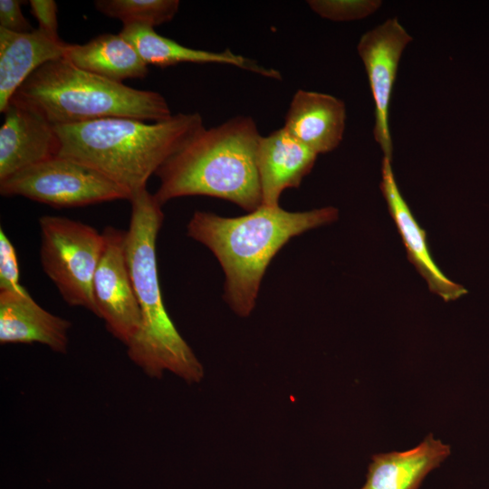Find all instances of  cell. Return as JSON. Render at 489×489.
<instances>
[{
    "mask_svg": "<svg viewBox=\"0 0 489 489\" xmlns=\"http://www.w3.org/2000/svg\"><path fill=\"white\" fill-rule=\"evenodd\" d=\"M129 202L126 257L140 327L126 346L127 354L149 377L159 378L169 371L187 382H199L203 366L175 327L160 291L156 244L164 221L162 206L147 188L133 193Z\"/></svg>",
    "mask_w": 489,
    "mask_h": 489,
    "instance_id": "obj_3",
    "label": "cell"
},
{
    "mask_svg": "<svg viewBox=\"0 0 489 489\" xmlns=\"http://www.w3.org/2000/svg\"><path fill=\"white\" fill-rule=\"evenodd\" d=\"M0 128V181L59 155L54 126L35 112L10 103Z\"/></svg>",
    "mask_w": 489,
    "mask_h": 489,
    "instance_id": "obj_10",
    "label": "cell"
},
{
    "mask_svg": "<svg viewBox=\"0 0 489 489\" xmlns=\"http://www.w3.org/2000/svg\"><path fill=\"white\" fill-rule=\"evenodd\" d=\"M307 3L320 16L336 22L365 18L381 5L380 1L363 0H311Z\"/></svg>",
    "mask_w": 489,
    "mask_h": 489,
    "instance_id": "obj_20",
    "label": "cell"
},
{
    "mask_svg": "<svg viewBox=\"0 0 489 489\" xmlns=\"http://www.w3.org/2000/svg\"><path fill=\"white\" fill-rule=\"evenodd\" d=\"M31 14L38 23V29L45 34L60 38L58 35L57 5L53 0H31Z\"/></svg>",
    "mask_w": 489,
    "mask_h": 489,
    "instance_id": "obj_23",
    "label": "cell"
},
{
    "mask_svg": "<svg viewBox=\"0 0 489 489\" xmlns=\"http://www.w3.org/2000/svg\"><path fill=\"white\" fill-rule=\"evenodd\" d=\"M318 154L283 127L261 136L256 151L263 204L277 206L283 192L298 187L312 171Z\"/></svg>",
    "mask_w": 489,
    "mask_h": 489,
    "instance_id": "obj_12",
    "label": "cell"
},
{
    "mask_svg": "<svg viewBox=\"0 0 489 489\" xmlns=\"http://www.w3.org/2000/svg\"><path fill=\"white\" fill-rule=\"evenodd\" d=\"M10 103L35 112L53 126L113 117L157 122L173 115L160 93L110 81L65 58L51 61L33 72Z\"/></svg>",
    "mask_w": 489,
    "mask_h": 489,
    "instance_id": "obj_5",
    "label": "cell"
},
{
    "mask_svg": "<svg viewBox=\"0 0 489 489\" xmlns=\"http://www.w3.org/2000/svg\"><path fill=\"white\" fill-rule=\"evenodd\" d=\"M0 292L28 293L20 283L18 258L13 243L0 228Z\"/></svg>",
    "mask_w": 489,
    "mask_h": 489,
    "instance_id": "obj_21",
    "label": "cell"
},
{
    "mask_svg": "<svg viewBox=\"0 0 489 489\" xmlns=\"http://www.w3.org/2000/svg\"><path fill=\"white\" fill-rule=\"evenodd\" d=\"M120 33L131 43L148 66L168 67L183 62L219 63L238 67L266 78L281 79L278 71L266 68L230 49L211 52L190 48L158 34L153 27L142 24L123 25Z\"/></svg>",
    "mask_w": 489,
    "mask_h": 489,
    "instance_id": "obj_16",
    "label": "cell"
},
{
    "mask_svg": "<svg viewBox=\"0 0 489 489\" xmlns=\"http://www.w3.org/2000/svg\"><path fill=\"white\" fill-rule=\"evenodd\" d=\"M102 235L104 245L92 281L97 317L127 346L139 330L140 312L126 257V231L107 226Z\"/></svg>",
    "mask_w": 489,
    "mask_h": 489,
    "instance_id": "obj_8",
    "label": "cell"
},
{
    "mask_svg": "<svg viewBox=\"0 0 489 489\" xmlns=\"http://www.w3.org/2000/svg\"><path fill=\"white\" fill-rule=\"evenodd\" d=\"M68 43L40 29L14 33L0 28V111L4 113L15 91L45 63L64 58Z\"/></svg>",
    "mask_w": 489,
    "mask_h": 489,
    "instance_id": "obj_15",
    "label": "cell"
},
{
    "mask_svg": "<svg viewBox=\"0 0 489 489\" xmlns=\"http://www.w3.org/2000/svg\"><path fill=\"white\" fill-rule=\"evenodd\" d=\"M3 197H23L55 208L130 200L131 193L93 168L56 156L0 181Z\"/></svg>",
    "mask_w": 489,
    "mask_h": 489,
    "instance_id": "obj_7",
    "label": "cell"
},
{
    "mask_svg": "<svg viewBox=\"0 0 489 489\" xmlns=\"http://www.w3.org/2000/svg\"><path fill=\"white\" fill-rule=\"evenodd\" d=\"M178 0H97L94 6L102 14L122 22L123 25L158 26L177 14Z\"/></svg>",
    "mask_w": 489,
    "mask_h": 489,
    "instance_id": "obj_19",
    "label": "cell"
},
{
    "mask_svg": "<svg viewBox=\"0 0 489 489\" xmlns=\"http://www.w3.org/2000/svg\"><path fill=\"white\" fill-rule=\"evenodd\" d=\"M261 136L248 116L203 127L157 170L159 187L155 198L163 206L177 197L206 196L247 212L257 209L263 204L256 165Z\"/></svg>",
    "mask_w": 489,
    "mask_h": 489,
    "instance_id": "obj_2",
    "label": "cell"
},
{
    "mask_svg": "<svg viewBox=\"0 0 489 489\" xmlns=\"http://www.w3.org/2000/svg\"><path fill=\"white\" fill-rule=\"evenodd\" d=\"M449 454V446L430 434L412 449L374 455L361 489H418Z\"/></svg>",
    "mask_w": 489,
    "mask_h": 489,
    "instance_id": "obj_17",
    "label": "cell"
},
{
    "mask_svg": "<svg viewBox=\"0 0 489 489\" xmlns=\"http://www.w3.org/2000/svg\"><path fill=\"white\" fill-rule=\"evenodd\" d=\"M203 127L198 112H179L152 123L113 117L54 129L58 156L93 168L132 195L147 188L149 177Z\"/></svg>",
    "mask_w": 489,
    "mask_h": 489,
    "instance_id": "obj_4",
    "label": "cell"
},
{
    "mask_svg": "<svg viewBox=\"0 0 489 489\" xmlns=\"http://www.w3.org/2000/svg\"><path fill=\"white\" fill-rule=\"evenodd\" d=\"M71 322L41 307L28 293L0 292V343H40L66 353Z\"/></svg>",
    "mask_w": 489,
    "mask_h": 489,
    "instance_id": "obj_14",
    "label": "cell"
},
{
    "mask_svg": "<svg viewBox=\"0 0 489 489\" xmlns=\"http://www.w3.org/2000/svg\"><path fill=\"white\" fill-rule=\"evenodd\" d=\"M345 122L346 106L340 99L299 90L290 102L283 128L319 155L332 151L340 144Z\"/></svg>",
    "mask_w": 489,
    "mask_h": 489,
    "instance_id": "obj_13",
    "label": "cell"
},
{
    "mask_svg": "<svg viewBox=\"0 0 489 489\" xmlns=\"http://www.w3.org/2000/svg\"><path fill=\"white\" fill-rule=\"evenodd\" d=\"M381 174L380 189L407 250L408 258L426 280L429 290L445 302L456 300L467 293L462 285L446 277L434 262L429 253L427 234L418 225L398 189L390 158L383 157Z\"/></svg>",
    "mask_w": 489,
    "mask_h": 489,
    "instance_id": "obj_11",
    "label": "cell"
},
{
    "mask_svg": "<svg viewBox=\"0 0 489 489\" xmlns=\"http://www.w3.org/2000/svg\"><path fill=\"white\" fill-rule=\"evenodd\" d=\"M338 217L333 206L291 212L280 206L262 205L236 217L196 211L187 225V235L216 257L225 273L224 300L237 315L247 317L276 254L292 238Z\"/></svg>",
    "mask_w": 489,
    "mask_h": 489,
    "instance_id": "obj_1",
    "label": "cell"
},
{
    "mask_svg": "<svg viewBox=\"0 0 489 489\" xmlns=\"http://www.w3.org/2000/svg\"><path fill=\"white\" fill-rule=\"evenodd\" d=\"M64 58L82 70L117 82L142 79L149 72L136 48L120 33L102 34L83 44L68 43Z\"/></svg>",
    "mask_w": 489,
    "mask_h": 489,
    "instance_id": "obj_18",
    "label": "cell"
},
{
    "mask_svg": "<svg viewBox=\"0 0 489 489\" xmlns=\"http://www.w3.org/2000/svg\"><path fill=\"white\" fill-rule=\"evenodd\" d=\"M19 0H0V28L14 33H28L34 28L22 13Z\"/></svg>",
    "mask_w": 489,
    "mask_h": 489,
    "instance_id": "obj_22",
    "label": "cell"
},
{
    "mask_svg": "<svg viewBox=\"0 0 489 489\" xmlns=\"http://www.w3.org/2000/svg\"><path fill=\"white\" fill-rule=\"evenodd\" d=\"M412 37L397 18L366 32L357 49L365 67L375 104L374 139L384 157L392 158V139L388 124L389 105L398 63Z\"/></svg>",
    "mask_w": 489,
    "mask_h": 489,
    "instance_id": "obj_9",
    "label": "cell"
},
{
    "mask_svg": "<svg viewBox=\"0 0 489 489\" xmlns=\"http://www.w3.org/2000/svg\"><path fill=\"white\" fill-rule=\"evenodd\" d=\"M40 262L63 301L97 316L92 281L104 245L102 233L82 222L56 216L39 218Z\"/></svg>",
    "mask_w": 489,
    "mask_h": 489,
    "instance_id": "obj_6",
    "label": "cell"
}]
</instances>
